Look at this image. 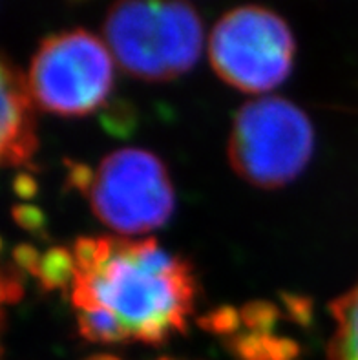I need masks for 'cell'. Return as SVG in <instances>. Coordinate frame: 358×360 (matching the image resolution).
I'll return each instance as SVG.
<instances>
[{"mask_svg": "<svg viewBox=\"0 0 358 360\" xmlns=\"http://www.w3.org/2000/svg\"><path fill=\"white\" fill-rule=\"evenodd\" d=\"M15 191L20 194L23 198H30L33 196V192H35V181H33L27 174H23V176H18L17 183H15Z\"/></svg>", "mask_w": 358, "mask_h": 360, "instance_id": "obj_15", "label": "cell"}, {"mask_svg": "<svg viewBox=\"0 0 358 360\" xmlns=\"http://www.w3.org/2000/svg\"><path fill=\"white\" fill-rule=\"evenodd\" d=\"M27 84L42 110L60 117L90 115L114 88V57L106 42L87 30H70L39 44Z\"/></svg>", "mask_w": 358, "mask_h": 360, "instance_id": "obj_5", "label": "cell"}, {"mask_svg": "<svg viewBox=\"0 0 358 360\" xmlns=\"http://www.w3.org/2000/svg\"><path fill=\"white\" fill-rule=\"evenodd\" d=\"M295 37L287 22L263 6H240L212 27L209 59L218 77L245 94L280 86L295 63Z\"/></svg>", "mask_w": 358, "mask_h": 360, "instance_id": "obj_6", "label": "cell"}, {"mask_svg": "<svg viewBox=\"0 0 358 360\" xmlns=\"http://www.w3.org/2000/svg\"><path fill=\"white\" fill-rule=\"evenodd\" d=\"M70 183L90 201L101 224L121 234H145L163 227L176 207L165 163L143 148H121L96 170L73 163Z\"/></svg>", "mask_w": 358, "mask_h": 360, "instance_id": "obj_3", "label": "cell"}, {"mask_svg": "<svg viewBox=\"0 0 358 360\" xmlns=\"http://www.w3.org/2000/svg\"><path fill=\"white\" fill-rule=\"evenodd\" d=\"M314 130L307 115L283 97H260L240 108L229 139L234 172L260 188L295 181L313 158Z\"/></svg>", "mask_w": 358, "mask_h": 360, "instance_id": "obj_4", "label": "cell"}, {"mask_svg": "<svg viewBox=\"0 0 358 360\" xmlns=\"http://www.w3.org/2000/svg\"><path fill=\"white\" fill-rule=\"evenodd\" d=\"M72 304L94 344H167L185 333L198 295L192 265L155 240L79 238Z\"/></svg>", "mask_w": 358, "mask_h": 360, "instance_id": "obj_1", "label": "cell"}, {"mask_svg": "<svg viewBox=\"0 0 358 360\" xmlns=\"http://www.w3.org/2000/svg\"><path fill=\"white\" fill-rule=\"evenodd\" d=\"M232 353L240 360H296L298 346L289 338L274 337L272 333L238 335L231 340Z\"/></svg>", "mask_w": 358, "mask_h": 360, "instance_id": "obj_9", "label": "cell"}, {"mask_svg": "<svg viewBox=\"0 0 358 360\" xmlns=\"http://www.w3.org/2000/svg\"><path fill=\"white\" fill-rule=\"evenodd\" d=\"M2 297L6 302H17L23 297V282L18 278V269H6L2 278Z\"/></svg>", "mask_w": 358, "mask_h": 360, "instance_id": "obj_14", "label": "cell"}, {"mask_svg": "<svg viewBox=\"0 0 358 360\" xmlns=\"http://www.w3.org/2000/svg\"><path fill=\"white\" fill-rule=\"evenodd\" d=\"M13 218L20 227L33 234L44 233V214L32 205H18L13 209Z\"/></svg>", "mask_w": 358, "mask_h": 360, "instance_id": "obj_13", "label": "cell"}, {"mask_svg": "<svg viewBox=\"0 0 358 360\" xmlns=\"http://www.w3.org/2000/svg\"><path fill=\"white\" fill-rule=\"evenodd\" d=\"M241 324L256 333H271L278 322V309L269 302H250L240 311Z\"/></svg>", "mask_w": 358, "mask_h": 360, "instance_id": "obj_11", "label": "cell"}, {"mask_svg": "<svg viewBox=\"0 0 358 360\" xmlns=\"http://www.w3.org/2000/svg\"><path fill=\"white\" fill-rule=\"evenodd\" d=\"M87 360H121V359H117V356L114 355H94Z\"/></svg>", "mask_w": 358, "mask_h": 360, "instance_id": "obj_16", "label": "cell"}, {"mask_svg": "<svg viewBox=\"0 0 358 360\" xmlns=\"http://www.w3.org/2000/svg\"><path fill=\"white\" fill-rule=\"evenodd\" d=\"M103 35L119 66L148 82L179 77L203 51L201 18L188 0H115Z\"/></svg>", "mask_w": 358, "mask_h": 360, "instance_id": "obj_2", "label": "cell"}, {"mask_svg": "<svg viewBox=\"0 0 358 360\" xmlns=\"http://www.w3.org/2000/svg\"><path fill=\"white\" fill-rule=\"evenodd\" d=\"M33 276L39 280L44 291L72 288L75 278V258L73 252L64 247H51L41 255Z\"/></svg>", "mask_w": 358, "mask_h": 360, "instance_id": "obj_10", "label": "cell"}, {"mask_svg": "<svg viewBox=\"0 0 358 360\" xmlns=\"http://www.w3.org/2000/svg\"><path fill=\"white\" fill-rule=\"evenodd\" d=\"M240 311L232 309V307H222V309L212 311V313H209L201 320V326L207 331H212V333L218 335H234L238 328H240Z\"/></svg>", "mask_w": 358, "mask_h": 360, "instance_id": "obj_12", "label": "cell"}, {"mask_svg": "<svg viewBox=\"0 0 358 360\" xmlns=\"http://www.w3.org/2000/svg\"><path fill=\"white\" fill-rule=\"evenodd\" d=\"M335 333L327 349V360H358V283L331 302Z\"/></svg>", "mask_w": 358, "mask_h": 360, "instance_id": "obj_8", "label": "cell"}, {"mask_svg": "<svg viewBox=\"0 0 358 360\" xmlns=\"http://www.w3.org/2000/svg\"><path fill=\"white\" fill-rule=\"evenodd\" d=\"M27 77L4 57L2 60V145L4 167H30L39 148L35 108Z\"/></svg>", "mask_w": 358, "mask_h": 360, "instance_id": "obj_7", "label": "cell"}, {"mask_svg": "<svg viewBox=\"0 0 358 360\" xmlns=\"http://www.w3.org/2000/svg\"><path fill=\"white\" fill-rule=\"evenodd\" d=\"M161 360H170V359H161Z\"/></svg>", "mask_w": 358, "mask_h": 360, "instance_id": "obj_17", "label": "cell"}]
</instances>
